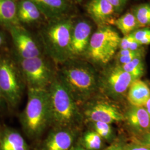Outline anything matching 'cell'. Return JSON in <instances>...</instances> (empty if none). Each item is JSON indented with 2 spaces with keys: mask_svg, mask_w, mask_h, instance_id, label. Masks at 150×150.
<instances>
[{
  "mask_svg": "<svg viewBox=\"0 0 150 150\" xmlns=\"http://www.w3.org/2000/svg\"><path fill=\"white\" fill-rule=\"evenodd\" d=\"M125 121L132 137L144 134L150 130V117L145 107L131 106L124 114Z\"/></svg>",
  "mask_w": 150,
  "mask_h": 150,
  "instance_id": "cell-12",
  "label": "cell"
},
{
  "mask_svg": "<svg viewBox=\"0 0 150 150\" xmlns=\"http://www.w3.org/2000/svg\"><path fill=\"white\" fill-rule=\"evenodd\" d=\"M0 150H33L21 133L6 125H0Z\"/></svg>",
  "mask_w": 150,
  "mask_h": 150,
  "instance_id": "cell-13",
  "label": "cell"
},
{
  "mask_svg": "<svg viewBox=\"0 0 150 150\" xmlns=\"http://www.w3.org/2000/svg\"><path fill=\"white\" fill-rule=\"evenodd\" d=\"M37 6L45 17L56 20L67 10V5L64 0H31Z\"/></svg>",
  "mask_w": 150,
  "mask_h": 150,
  "instance_id": "cell-18",
  "label": "cell"
},
{
  "mask_svg": "<svg viewBox=\"0 0 150 150\" xmlns=\"http://www.w3.org/2000/svg\"><path fill=\"white\" fill-rule=\"evenodd\" d=\"M126 150H150V148L139 142L131 139L130 142L127 143Z\"/></svg>",
  "mask_w": 150,
  "mask_h": 150,
  "instance_id": "cell-28",
  "label": "cell"
},
{
  "mask_svg": "<svg viewBox=\"0 0 150 150\" xmlns=\"http://www.w3.org/2000/svg\"><path fill=\"white\" fill-rule=\"evenodd\" d=\"M130 35L141 46L150 44V29L149 28L137 30L130 33Z\"/></svg>",
  "mask_w": 150,
  "mask_h": 150,
  "instance_id": "cell-25",
  "label": "cell"
},
{
  "mask_svg": "<svg viewBox=\"0 0 150 150\" xmlns=\"http://www.w3.org/2000/svg\"><path fill=\"white\" fill-rule=\"evenodd\" d=\"M16 58L23 76L27 90H47L57 76L58 71L54 70L45 54L28 59Z\"/></svg>",
  "mask_w": 150,
  "mask_h": 150,
  "instance_id": "cell-6",
  "label": "cell"
},
{
  "mask_svg": "<svg viewBox=\"0 0 150 150\" xmlns=\"http://www.w3.org/2000/svg\"><path fill=\"white\" fill-rule=\"evenodd\" d=\"M144 54V51L143 48L136 51H131L129 54L126 56H118V63L120 64V66L128 64L136 58L143 57Z\"/></svg>",
  "mask_w": 150,
  "mask_h": 150,
  "instance_id": "cell-26",
  "label": "cell"
},
{
  "mask_svg": "<svg viewBox=\"0 0 150 150\" xmlns=\"http://www.w3.org/2000/svg\"><path fill=\"white\" fill-rule=\"evenodd\" d=\"M134 79L118 65L108 70L99 80V87L114 100H121L127 95L129 87Z\"/></svg>",
  "mask_w": 150,
  "mask_h": 150,
  "instance_id": "cell-9",
  "label": "cell"
},
{
  "mask_svg": "<svg viewBox=\"0 0 150 150\" xmlns=\"http://www.w3.org/2000/svg\"><path fill=\"white\" fill-rule=\"evenodd\" d=\"M124 71L131 75L134 80L140 79L145 72V67L142 57H138L128 64L121 66Z\"/></svg>",
  "mask_w": 150,
  "mask_h": 150,
  "instance_id": "cell-22",
  "label": "cell"
},
{
  "mask_svg": "<svg viewBox=\"0 0 150 150\" xmlns=\"http://www.w3.org/2000/svg\"><path fill=\"white\" fill-rule=\"evenodd\" d=\"M113 6L116 11H121L126 4L127 0H108Z\"/></svg>",
  "mask_w": 150,
  "mask_h": 150,
  "instance_id": "cell-32",
  "label": "cell"
},
{
  "mask_svg": "<svg viewBox=\"0 0 150 150\" xmlns=\"http://www.w3.org/2000/svg\"><path fill=\"white\" fill-rule=\"evenodd\" d=\"M77 1H79V2H81L82 0H77Z\"/></svg>",
  "mask_w": 150,
  "mask_h": 150,
  "instance_id": "cell-36",
  "label": "cell"
},
{
  "mask_svg": "<svg viewBox=\"0 0 150 150\" xmlns=\"http://www.w3.org/2000/svg\"><path fill=\"white\" fill-rule=\"evenodd\" d=\"M104 140L95 131H88L77 141L86 150L104 149Z\"/></svg>",
  "mask_w": 150,
  "mask_h": 150,
  "instance_id": "cell-20",
  "label": "cell"
},
{
  "mask_svg": "<svg viewBox=\"0 0 150 150\" xmlns=\"http://www.w3.org/2000/svg\"><path fill=\"white\" fill-rule=\"evenodd\" d=\"M27 101L18 116L25 135L38 141L50 127V111L47 90H27Z\"/></svg>",
  "mask_w": 150,
  "mask_h": 150,
  "instance_id": "cell-2",
  "label": "cell"
},
{
  "mask_svg": "<svg viewBox=\"0 0 150 150\" xmlns=\"http://www.w3.org/2000/svg\"><path fill=\"white\" fill-rule=\"evenodd\" d=\"M127 142L122 137L116 138L107 147L103 150H126Z\"/></svg>",
  "mask_w": 150,
  "mask_h": 150,
  "instance_id": "cell-27",
  "label": "cell"
},
{
  "mask_svg": "<svg viewBox=\"0 0 150 150\" xmlns=\"http://www.w3.org/2000/svg\"><path fill=\"white\" fill-rule=\"evenodd\" d=\"M134 39V38L130 34L124 36V37L121 39L119 48H120V50H129V45Z\"/></svg>",
  "mask_w": 150,
  "mask_h": 150,
  "instance_id": "cell-30",
  "label": "cell"
},
{
  "mask_svg": "<svg viewBox=\"0 0 150 150\" xmlns=\"http://www.w3.org/2000/svg\"><path fill=\"white\" fill-rule=\"evenodd\" d=\"M87 11L95 21L104 23L110 20L115 10L108 0H91L87 6Z\"/></svg>",
  "mask_w": 150,
  "mask_h": 150,
  "instance_id": "cell-17",
  "label": "cell"
},
{
  "mask_svg": "<svg viewBox=\"0 0 150 150\" xmlns=\"http://www.w3.org/2000/svg\"><path fill=\"white\" fill-rule=\"evenodd\" d=\"M0 87L8 111L15 110L27 88L18 61L12 51L0 52Z\"/></svg>",
  "mask_w": 150,
  "mask_h": 150,
  "instance_id": "cell-3",
  "label": "cell"
},
{
  "mask_svg": "<svg viewBox=\"0 0 150 150\" xmlns=\"http://www.w3.org/2000/svg\"><path fill=\"white\" fill-rule=\"evenodd\" d=\"M91 32V26L86 22H80L73 28L71 42L73 56L80 55L87 50Z\"/></svg>",
  "mask_w": 150,
  "mask_h": 150,
  "instance_id": "cell-14",
  "label": "cell"
},
{
  "mask_svg": "<svg viewBox=\"0 0 150 150\" xmlns=\"http://www.w3.org/2000/svg\"><path fill=\"white\" fill-rule=\"evenodd\" d=\"M51 127L79 128L83 115L70 91L59 79L58 74L47 89Z\"/></svg>",
  "mask_w": 150,
  "mask_h": 150,
  "instance_id": "cell-1",
  "label": "cell"
},
{
  "mask_svg": "<svg viewBox=\"0 0 150 150\" xmlns=\"http://www.w3.org/2000/svg\"><path fill=\"white\" fill-rule=\"evenodd\" d=\"M150 98V88L140 79L132 82L127 93V99L131 106L144 107Z\"/></svg>",
  "mask_w": 150,
  "mask_h": 150,
  "instance_id": "cell-16",
  "label": "cell"
},
{
  "mask_svg": "<svg viewBox=\"0 0 150 150\" xmlns=\"http://www.w3.org/2000/svg\"><path fill=\"white\" fill-rule=\"evenodd\" d=\"M72 24L69 20H56L41 32V44L44 52L56 63L70 60Z\"/></svg>",
  "mask_w": 150,
  "mask_h": 150,
  "instance_id": "cell-4",
  "label": "cell"
},
{
  "mask_svg": "<svg viewBox=\"0 0 150 150\" xmlns=\"http://www.w3.org/2000/svg\"><path fill=\"white\" fill-rule=\"evenodd\" d=\"M6 43V38L5 33L0 31V49L3 48Z\"/></svg>",
  "mask_w": 150,
  "mask_h": 150,
  "instance_id": "cell-33",
  "label": "cell"
},
{
  "mask_svg": "<svg viewBox=\"0 0 150 150\" xmlns=\"http://www.w3.org/2000/svg\"><path fill=\"white\" fill-rule=\"evenodd\" d=\"M115 24L124 36L128 35L139 28L134 14L128 12L115 21Z\"/></svg>",
  "mask_w": 150,
  "mask_h": 150,
  "instance_id": "cell-21",
  "label": "cell"
},
{
  "mask_svg": "<svg viewBox=\"0 0 150 150\" xmlns=\"http://www.w3.org/2000/svg\"><path fill=\"white\" fill-rule=\"evenodd\" d=\"M121 39L118 33L110 27L99 28L90 38L88 56L95 62L107 64L116 54Z\"/></svg>",
  "mask_w": 150,
  "mask_h": 150,
  "instance_id": "cell-7",
  "label": "cell"
},
{
  "mask_svg": "<svg viewBox=\"0 0 150 150\" xmlns=\"http://www.w3.org/2000/svg\"><path fill=\"white\" fill-rule=\"evenodd\" d=\"M134 16L139 27H144L150 25V5L147 4L137 6L135 10Z\"/></svg>",
  "mask_w": 150,
  "mask_h": 150,
  "instance_id": "cell-23",
  "label": "cell"
},
{
  "mask_svg": "<svg viewBox=\"0 0 150 150\" xmlns=\"http://www.w3.org/2000/svg\"><path fill=\"white\" fill-rule=\"evenodd\" d=\"M6 111H8V107L0 87V117L4 115Z\"/></svg>",
  "mask_w": 150,
  "mask_h": 150,
  "instance_id": "cell-31",
  "label": "cell"
},
{
  "mask_svg": "<svg viewBox=\"0 0 150 150\" xmlns=\"http://www.w3.org/2000/svg\"><path fill=\"white\" fill-rule=\"evenodd\" d=\"M71 150H86L82 146H81L77 142L73 146Z\"/></svg>",
  "mask_w": 150,
  "mask_h": 150,
  "instance_id": "cell-34",
  "label": "cell"
},
{
  "mask_svg": "<svg viewBox=\"0 0 150 150\" xmlns=\"http://www.w3.org/2000/svg\"><path fill=\"white\" fill-rule=\"evenodd\" d=\"M84 116L92 122L111 123L125 121L124 114L117 107L103 101L93 102L86 108Z\"/></svg>",
  "mask_w": 150,
  "mask_h": 150,
  "instance_id": "cell-11",
  "label": "cell"
},
{
  "mask_svg": "<svg viewBox=\"0 0 150 150\" xmlns=\"http://www.w3.org/2000/svg\"><path fill=\"white\" fill-rule=\"evenodd\" d=\"M79 139V129L53 127L46 137L38 142L33 150H71Z\"/></svg>",
  "mask_w": 150,
  "mask_h": 150,
  "instance_id": "cell-10",
  "label": "cell"
},
{
  "mask_svg": "<svg viewBox=\"0 0 150 150\" xmlns=\"http://www.w3.org/2000/svg\"><path fill=\"white\" fill-rule=\"evenodd\" d=\"M58 76L77 104L88 101L99 87V80L91 69L65 64L58 71Z\"/></svg>",
  "mask_w": 150,
  "mask_h": 150,
  "instance_id": "cell-5",
  "label": "cell"
},
{
  "mask_svg": "<svg viewBox=\"0 0 150 150\" xmlns=\"http://www.w3.org/2000/svg\"><path fill=\"white\" fill-rule=\"evenodd\" d=\"M131 139L139 142L141 144L147 146L150 148V130L145 132V134L138 136L131 137Z\"/></svg>",
  "mask_w": 150,
  "mask_h": 150,
  "instance_id": "cell-29",
  "label": "cell"
},
{
  "mask_svg": "<svg viewBox=\"0 0 150 150\" xmlns=\"http://www.w3.org/2000/svg\"><path fill=\"white\" fill-rule=\"evenodd\" d=\"M144 107L146 108V111H147L150 117V98L147 101V102H146Z\"/></svg>",
  "mask_w": 150,
  "mask_h": 150,
  "instance_id": "cell-35",
  "label": "cell"
},
{
  "mask_svg": "<svg viewBox=\"0 0 150 150\" xmlns=\"http://www.w3.org/2000/svg\"><path fill=\"white\" fill-rule=\"evenodd\" d=\"M6 29L12 40V52L17 58L28 59L45 54L41 42L21 24L11 26Z\"/></svg>",
  "mask_w": 150,
  "mask_h": 150,
  "instance_id": "cell-8",
  "label": "cell"
},
{
  "mask_svg": "<svg viewBox=\"0 0 150 150\" xmlns=\"http://www.w3.org/2000/svg\"><path fill=\"white\" fill-rule=\"evenodd\" d=\"M42 14L31 0H19L17 3V18L21 25H32L40 21Z\"/></svg>",
  "mask_w": 150,
  "mask_h": 150,
  "instance_id": "cell-15",
  "label": "cell"
},
{
  "mask_svg": "<svg viewBox=\"0 0 150 150\" xmlns=\"http://www.w3.org/2000/svg\"><path fill=\"white\" fill-rule=\"evenodd\" d=\"M93 131L99 134L104 141L111 144L116 139L110 124L102 122H93Z\"/></svg>",
  "mask_w": 150,
  "mask_h": 150,
  "instance_id": "cell-24",
  "label": "cell"
},
{
  "mask_svg": "<svg viewBox=\"0 0 150 150\" xmlns=\"http://www.w3.org/2000/svg\"><path fill=\"white\" fill-rule=\"evenodd\" d=\"M17 0H0V25L6 28L20 24L17 18Z\"/></svg>",
  "mask_w": 150,
  "mask_h": 150,
  "instance_id": "cell-19",
  "label": "cell"
}]
</instances>
